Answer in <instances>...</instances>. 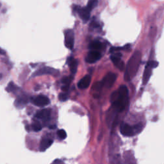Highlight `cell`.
<instances>
[{
  "label": "cell",
  "instance_id": "6da1fadb",
  "mask_svg": "<svg viewBox=\"0 0 164 164\" xmlns=\"http://www.w3.org/2000/svg\"><path fill=\"white\" fill-rule=\"evenodd\" d=\"M141 58V53L139 51H135L130 58L125 67L126 71L124 74V80L126 82L131 81L136 75L140 66Z\"/></svg>",
  "mask_w": 164,
  "mask_h": 164
},
{
  "label": "cell",
  "instance_id": "9c48e42d",
  "mask_svg": "<svg viewBox=\"0 0 164 164\" xmlns=\"http://www.w3.org/2000/svg\"><path fill=\"white\" fill-rule=\"evenodd\" d=\"M115 80H116V75L114 73L110 72L104 78L102 82L103 83V86H105L107 88H110L114 84Z\"/></svg>",
  "mask_w": 164,
  "mask_h": 164
},
{
  "label": "cell",
  "instance_id": "ffe728a7",
  "mask_svg": "<svg viewBox=\"0 0 164 164\" xmlns=\"http://www.w3.org/2000/svg\"><path fill=\"white\" fill-rule=\"evenodd\" d=\"M98 3V0H89L87 7L91 11L94 8H95L97 6Z\"/></svg>",
  "mask_w": 164,
  "mask_h": 164
},
{
  "label": "cell",
  "instance_id": "603a6c76",
  "mask_svg": "<svg viewBox=\"0 0 164 164\" xmlns=\"http://www.w3.org/2000/svg\"><path fill=\"white\" fill-rule=\"evenodd\" d=\"M57 135H58V136H59V138L62 140L65 139L67 137L66 132L65 130H60L58 131Z\"/></svg>",
  "mask_w": 164,
  "mask_h": 164
},
{
  "label": "cell",
  "instance_id": "44dd1931",
  "mask_svg": "<svg viewBox=\"0 0 164 164\" xmlns=\"http://www.w3.org/2000/svg\"><path fill=\"white\" fill-rule=\"evenodd\" d=\"M31 128H32V130L34 131L38 132L42 130V126L38 122H35L34 124H32V125H31Z\"/></svg>",
  "mask_w": 164,
  "mask_h": 164
},
{
  "label": "cell",
  "instance_id": "83f0119b",
  "mask_svg": "<svg viewBox=\"0 0 164 164\" xmlns=\"http://www.w3.org/2000/svg\"><path fill=\"white\" fill-rule=\"evenodd\" d=\"M69 88V85H64L62 87V91L67 92L68 91Z\"/></svg>",
  "mask_w": 164,
  "mask_h": 164
},
{
  "label": "cell",
  "instance_id": "52a82bcc",
  "mask_svg": "<svg viewBox=\"0 0 164 164\" xmlns=\"http://www.w3.org/2000/svg\"><path fill=\"white\" fill-rule=\"evenodd\" d=\"M75 42V34L71 30H66L65 32V45L68 49L72 50Z\"/></svg>",
  "mask_w": 164,
  "mask_h": 164
},
{
  "label": "cell",
  "instance_id": "30bf717a",
  "mask_svg": "<svg viewBox=\"0 0 164 164\" xmlns=\"http://www.w3.org/2000/svg\"><path fill=\"white\" fill-rule=\"evenodd\" d=\"M35 117L36 118L42 119L44 121H48L50 120L51 117V110L47 108L40 110L36 113Z\"/></svg>",
  "mask_w": 164,
  "mask_h": 164
},
{
  "label": "cell",
  "instance_id": "7c38bea8",
  "mask_svg": "<svg viewBox=\"0 0 164 164\" xmlns=\"http://www.w3.org/2000/svg\"><path fill=\"white\" fill-rule=\"evenodd\" d=\"M117 112H118L117 110L113 107H112V108L108 112L107 115V123L109 126L113 124L114 121L116 117V113Z\"/></svg>",
  "mask_w": 164,
  "mask_h": 164
},
{
  "label": "cell",
  "instance_id": "f1b7e54d",
  "mask_svg": "<svg viewBox=\"0 0 164 164\" xmlns=\"http://www.w3.org/2000/svg\"><path fill=\"white\" fill-rule=\"evenodd\" d=\"M5 53H5V51L3 50H2V49L0 48V55H5Z\"/></svg>",
  "mask_w": 164,
  "mask_h": 164
},
{
  "label": "cell",
  "instance_id": "8fae6325",
  "mask_svg": "<svg viewBox=\"0 0 164 164\" xmlns=\"http://www.w3.org/2000/svg\"><path fill=\"white\" fill-rule=\"evenodd\" d=\"M77 11L81 19L84 21V22H87V21L89 20L90 16H91V10H90L87 7L78 8Z\"/></svg>",
  "mask_w": 164,
  "mask_h": 164
},
{
  "label": "cell",
  "instance_id": "2e32d148",
  "mask_svg": "<svg viewBox=\"0 0 164 164\" xmlns=\"http://www.w3.org/2000/svg\"><path fill=\"white\" fill-rule=\"evenodd\" d=\"M67 63L70 67V70L72 74H73V75L74 74H75L76 72L78 65V60L75 59L72 57H69L67 59Z\"/></svg>",
  "mask_w": 164,
  "mask_h": 164
},
{
  "label": "cell",
  "instance_id": "7402d4cb",
  "mask_svg": "<svg viewBox=\"0 0 164 164\" xmlns=\"http://www.w3.org/2000/svg\"><path fill=\"white\" fill-rule=\"evenodd\" d=\"M59 99L60 101H66L67 100L69 99V95L66 92H62L60 93L59 96Z\"/></svg>",
  "mask_w": 164,
  "mask_h": 164
},
{
  "label": "cell",
  "instance_id": "ba28073f",
  "mask_svg": "<svg viewBox=\"0 0 164 164\" xmlns=\"http://www.w3.org/2000/svg\"><path fill=\"white\" fill-rule=\"evenodd\" d=\"M101 55L99 51L91 50L87 55L85 58V61L87 63H92L99 60L100 59H101Z\"/></svg>",
  "mask_w": 164,
  "mask_h": 164
},
{
  "label": "cell",
  "instance_id": "f546056e",
  "mask_svg": "<svg viewBox=\"0 0 164 164\" xmlns=\"http://www.w3.org/2000/svg\"><path fill=\"white\" fill-rule=\"evenodd\" d=\"M53 163H63V162L62 161H61V160H55L54 162H53Z\"/></svg>",
  "mask_w": 164,
  "mask_h": 164
},
{
  "label": "cell",
  "instance_id": "8992f818",
  "mask_svg": "<svg viewBox=\"0 0 164 164\" xmlns=\"http://www.w3.org/2000/svg\"><path fill=\"white\" fill-rule=\"evenodd\" d=\"M44 75H51L53 76H56L59 75V71H57L53 68H51L48 67H45L44 68H42L40 69L37 71L35 72L32 75L33 77L41 76Z\"/></svg>",
  "mask_w": 164,
  "mask_h": 164
},
{
  "label": "cell",
  "instance_id": "5b68a950",
  "mask_svg": "<svg viewBox=\"0 0 164 164\" xmlns=\"http://www.w3.org/2000/svg\"><path fill=\"white\" fill-rule=\"evenodd\" d=\"M121 57H122V54L120 53H114L110 56L111 60L113 62L114 64L117 67L120 71H123L125 69L126 67L124 62L121 60Z\"/></svg>",
  "mask_w": 164,
  "mask_h": 164
},
{
  "label": "cell",
  "instance_id": "4316f807",
  "mask_svg": "<svg viewBox=\"0 0 164 164\" xmlns=\"http://www.w3.org/2000/svg\"><path fill=\"white\" fill-rule=\"evenodd\" d=\"M91 27L92 28H97L99 27V24L97 22H96V21H92L91 24Z\"/></svg>",
  "mask_w": 164,
  "mask_h": 164
},
{
  "label": "cell",
  "instance_id": "cb8c5ba5",
  "mask_svg": "<svg viewBox=\"0 0 164 164\" xmlns=\"http://www.w3.org/2000/svg\"><path fill=\"white\" fill-rule=\"evenodd\" d=\"M72 80V76H67L63 78L62 80V82L64 85H69Z\"/></svg>",
  "mask_w": 164,
  "mask_h": 164
},
{
  "label": "cell",
  "instance_id": "9a60e30c",
  "mask_svg": "<svg viewBox=\"0 0 164 164\" xmlns=\"http://www.w3.org/2000/svg\"><path fill=\"white\" fill-rule=\"evenodd\" d=\"M53 142V140L51 139L48 138H44L42 139L40 142V151L44 152L45 151L47 148L50 147L52 144Z\"/></svg>",
  "mask_w": 164,
  "mask_h": 164
},
{
  "label": "cell",
  "instance_id": "d4e9b609",
  "mask_svg": "<svg viewBox=\"0 0 164 164\" xmlns=\"http://www.w3.org/2000/svg\"><path fill=\"white\" fill-rule=\"evenodd\" d=\"M103 87V83L102 81L101 82H98L94 85V88L96 90V91H99Z\"/></svg>",
  "mask_w": 164,
  "mask_h": 164
},
{
  "label": "cell",
  "instance_id": "d6986e66",
  "mask_svg": "<svg viewBox=\"0 0 164 164\" xmlns=\"http://www.w3.org/2000/svg\"><path fill=\"white\" fill-rule=\"evenodd\" d=\"M6 89L9 92H16L19 88L17 85H15L12 82H11L8 83Z\"/></svg>",
  "mask_w": 164,
  "mask_h": 164
},
{
  "label": "cell",
  "instance_id": "4fadbf2b",
  "mask_svg": "<svg viewBox=\"0 0 164 164\" xmlns=\"http://www.w3.org/2000/svg\"><path fill=\"white\" fill-rule=\"evenodd\" d=\"M91 82V77L90 75H86L83 78L79 81L78 83V87L80 89H85L88 87L90 85V83Z\"/></svg>",
  "mask_w": 164,
  "mask_h": 164
},
{
  "label": "cell",
  "instance_id": "484cf974",
  "mask_svg": "<svg viewBox=\"0 0 164 164\" xmlns=\"http://www.w3.org/2000/svg\"><path fill=\"white\" fill-rule=\"evenodd\" d=\"M147 64L149 65L150 67H151V68H155L158 66V63L156 61H150L149 62L147 63Z\"/></svg>",
  "mask_w": 164,
  "mask_h": 164
},
{
  "label": "cell",
  "instance_id": "e0dca14e",
  "mask_svg": "<svg viewBox=\"0 0 164 164\" xmlns=\"http://www.w3.org/2000/svg\"><path fill=\"white\" fill-rule=\"evenodd\" d=\"M151 71H152L151 67L147 64L144 72L143 78H142V82H143L144 85H146L148 83V82H149L151 75Z\"/></svg>",
  "mask_w": 164,
  "mask_h": 164
},
{
  "label": "cell",
  "instance_id": "4dcf8cb0",
  "mask_svg": "<svg viewBox=\"0 0 164 164\" xmlns=\"http://www.w3.org/2000/svg\"><path fill=\"white\" fill-rule=\"evenodd\" d=\"M56 126L55 125H54V126H50V129H55V128H56Z\"/></svg>",
  "mask_w": 164,
  "mask_h": 164
},
{
  "label": "cell",
  "instance_id": "3957f363",
  "mask_svg": "<svg viewBox=\"0 0 164 164\" xmlns=\"http://www.w3.org/2000/svg\"><path fill=\"white\" fill-rule=\"evenodd\" d=\"M31 101L34 105L39 107H44L50 103V100L47 96L39 95L31 99Z\"/></svg>",
  "mask_w": 164,
  "mask_h": 164
},
{
  "label": "cell",
  "instance_id": "5bb4252c",
  "mask_svg": "<svg viewBox=\"0 0 164 164\" xmlns=\"http://www.w3.org/2000/svg\"><path fill=\"white\" fill-rule=\"evenodd\" d=\"M29 101V99L26 96H19L15 101V105L18 108H23L26 105H27Z\"/></svg>",
  "mask_w": 164,
  "mask_h": 164
},
{
  "label": "cell",
  "instance_id": "7a4b0ae2",
  "mask_svg": "<svg viewBox=\"0 0 164 164\" xmlns=\"http://www.w3.org/2000/svg\"><path fill=\"white\" fill-rule=\"evenodd\" d=\"M118 91V96L117 99L112 103V107H114L117 112H122L124 110L126 106L128 101V89L125 85H121Z\"/></svg>",
  "mask_w": 164,
  "mask_h": 164
},
{
  "label": "cell",
  "instance_id": "ac0fdd59",
  "mask_svg": "<svg viewBox=\"0 0 164 164\" xmlns=\"http://www.w3.org/2000/svg\"><path fill=\"white\" fill-rule=\"evenodd\" d=\"M104 45L99 41H94L89 44V48L93 51H99L103 49Z\"/></svg>",
  "mask_w": 164,
  "mask_h": 164
},
{
  "label": "cell",
  "instance_id": "277c9868",
  "mask_svg": "<svg viewBox=\"0 0 164 164\" xmlns=\"http://www.w3.org/2000/svg\"><path fill=\"white\" fill-rule=\"evenodd\" d=\"M121 133L126 137H132L137 134L135 126H132L128 124L123 123L121 126Z\"/></svg>",
  "mask_w": 164,
  "mask_h": 164
}]
</instances>
